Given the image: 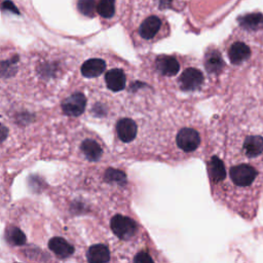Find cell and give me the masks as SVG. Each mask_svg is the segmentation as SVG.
<instances>
[{"mask_svg": "<svg viewBox=\"0 0 263 263\" xmlns=\"http://www.w3.org/2000/svg\"><path fill=\"white\" fill-rule=\"evenodd\" d=\"M247 115L221 118L203 156L213 199L252 221L263 197V123Z\"/></svg>", "mask_w": 263, "mask_h": 263, "instance_id": "1", "label": "cell"}, {"mask_svg": "<svg viewBox=\"0 0 263 263\" xmlns=\"http://www.w3.org/2000/svg\"><path fill=\"white\" fill-rule=\"evenodd\" d=\"M123 21L128 23L134 36L144 42H154L166 36L170 31L165 17L156 10L152 0H130Z\"/></svg>", "mask_w": 263, "mask_h": 263, "instance_id": "2", "label": "cell"}, {"mask_svg": "<svg viewBox=\"0 0 263 263\" xmlns=\"http://www.w3.org/2000/svg\"><path fill=\"white\" fill-rule=\"evenodd\" d=\"M130 0H75L76 10L85 17H98L102 24L109 26L124 20Z\"/></svg>", "mask_w": 263, "mask_h": 263, "instance_id": "3", "label": "cell"}, {"mask_svg": "<svg viewBox=\"0 0 263 263\" xmlns=\"http://www.w3.org/2000/svg\"><path fill=\"white\" fill-rule=\"evenodd\" d=\"M226 57L231 66L235 68H247L255 64L259 53L246 37H232L225 46Z\"/></svg>", "mask_w": 263, "mask_h": 263, "instance_id": "4", "label": "cell"}, {"mask_svg": "<svg viewBox=\"0 0 263 263\" xmlns=\"http://www.w3.org/2000/svg\"><path fill=\"white\" fill-rule=\"evenodd\" d=\"M110 226L113 233L121 239L132 238L137 232L136 222L133 219L121 215L114 216L111 219Z\"/></svg>", "mask_w": 263, "mask_h": 263, "instance_id": "5", "label": "cell"}, {"mask_svg": "<svg viewBox=\"0 0 263 263\" xmlns=\"http://www.w3.org/2000/svg\"><path fill=\"white\" fill-rule=\"evenodd\" d=\"M86 106V99L84 95L77 92L73 93L62 103L63 112L69 116H78L83 113Z\"/></svg>", "mask_w": 263, "mask_h": 263, "instance_id": "6", "label": "cell"}, {"mask_svg": "<svg viewBox=\"0 0 263 263\" xmlns=\"http://www.w3.org/2000/svg\"><path fill=\"white\" fill-rule=\"evenodd\" d=\"M116 130H117L118 138L122 142L127 143V142L133 141L136 138L137 132H138V126L133 119L122 118L117 122Z\"/></svg>", "mask_w": 263, "mask_h": 263, "instance_id": "7", "label": "cell"}, {"mask_svg": "<svg viewBox=\"0 0 263 263\" xmlns=\"http://www.w3.org/2000/svg\"><path fill=\"white\" fill-rule=\"evenodd\" d=\"M48 248L60 258H68L74 253V248L65 238L55 236L48 241Z\"/></svg>", "mask_w": 263, "mask_h": 263, "instance_id": "8", "label": "cell"}, {"mask_svg": "<svg viewBox=\"0 0 263 263\" xmlns=\"http://www.w3.org/2000/svg\"><path fill=\"white\" fill-rule=\"evenodd\" d=\"M105 81L109 89L113 91L122 90L125 86V74L121 69H111L105 75Z\"/></svg>", "mask_w": 263, "mask_h": 263, "instance_id": "9", "label": "cell"}, {"mask_svg": "<svg viewBox=\"0 0 263 263\" xmlns=\"http://www.w3.org/2000/svg\"><path fill=\"white\" fill-rule=\"evenodd\" d=\"M106 68L104 60L99 58H92L85 61L81 66V73L87 78L100 76Z\"/></svg>", "mask_w": 263, "mask_h": 263, "instance_id": "10", "label": "cell"}, {"mask_svg": "<svg viewBox=\"0 0 263 263\" xmlns=\"http://www.w3.org/2000/svg\"><path fill=\"white\" fill-rule=\"evenodd\" d=\"M86 257L90 263H104L110 260V252L104 245H93L88 249Z\"/></svg>", "mask_w": 263, "mask_h": 263, "instance_id": "11", "label": "cell"}, {"mask_svg": "<svg viewBox=\"0 0 263 263\" xmlns=\"http://www.w3.org/2000/svg\"><path fill=\"white\" fill-rule=\"evenodd\" d=\"M84 156L90 161H97L102 156V148L95 140H84L80 146Z\"/></svg>", "mask_w": 263, "mask_h": 263, "instance_id": "12", "label": "cell"}, {"mask_svg": "<svg viewBox=\"0 0 263 263\" xmlns=\"http://www.w3.org/2000/svg\"><path fill=\"white\" fill-rule=\"evenodd\" d=\"M239 26L242 29L259 30L263 27V15L260 13L247 14L239 20Z\"/></svg>", "mask_w": 263, "mask_h": 263, "instance_id": "13", "label": "cell"}, {"mask_svg": "<svg viewBox=\"0 0 263 263\" xmlns=\"http://www.w3.org/2000/svg\"><path fill=\"white\" fill-rule=\"evenodd\" d=\"M254 92H255V99L257 101V103L255 104V107L258 108V112L255 113L256 119L263 123V73L261 74V76L258 79L257 86L255 87Z\"/></svg>", "mask_w": 263, "mask_h": 263, "instance_id": "14", "label": "cell"}, {"mask_svg": "<svg viewBox=\"0 0 263 263\" xmlns=\"http://www.w3.org/2000/svg\"><path fill=\"white\" fill-rule=\"evenodd\" d=\"M7 241L12 246H22L26 242V235L17 227H8L5 232Z\"/></svg>", "mask_w": 263, "mask_h": 263, "instance_id": "15", "label": "cell"}, {"mask_svg": "<svg viewBox=\"0 0 263 263\" xmlns=\"http://www.w3.org/2000/svg\"><path fill=\"white\" fill-rule=\"evenodd\" d=\"M105 179L109 183H116L119 185H123L126 182L124 173H122L121 171H118V170H114V168H109L106 171Z\"/></svg>", "mask_w": 263, "mask_h": 263, "instance_id": "16", "label": "cell"}, {"mask_svg": "<svg viewBox=\"0 0 263 263\" xmlns=\"http://www.w3.org/2000/svg\"><path fill=\"white\" fill-rule=\"evenodd\" d=\"M17 61V58L15 57V59H11L8 61H2L0 62V76H9L12 74V70L13 68H15L14 63Z\"/></svg>", "mask_w": 263, "mask_h": 263, "instance_id": "17", "label": "cell"}, {"mask_svg": "<svg viewBox=\"0 0 263 263\" xmlns=\"http://www.w3.org/2000/svg\"><path fill=\"white\" fill-rule=\"evenodd\" d=\"M134 261L137 263H151L154 262V259L148 253L140 252L135 256Z\"/></svg>", "mask_w": 263, "mask_h": 263, "instance_id": "18", "label": "cell"}, {"mask_svg": "<svg viewBox=\"0 0 263 263\" xmlns=\"http://www.w3.org/2000/svg\"><path fill=\"white\" fill-rule=\"evenodd\" d=\"M7 136H8L7 127L4 124L0 123V143L3 142L7 138Z\"/></svg>", "mask_w": 263, "mask_h": 263, "instance_id": "19", "label": "cell"}]
</instances>
